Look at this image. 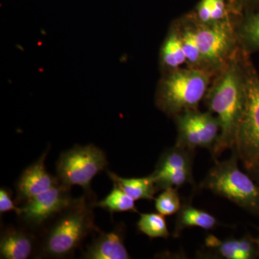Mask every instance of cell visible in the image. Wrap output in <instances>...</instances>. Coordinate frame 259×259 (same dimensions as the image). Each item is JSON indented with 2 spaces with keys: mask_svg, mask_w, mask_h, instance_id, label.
<instances>
[{
  "mask_svg": "<svg viewBox=\"0 0 259 259\" xmlns=\"http://www.w3.org/2000/svg\"><path fill=\"white\" fill-rule=\"evenodd\" d=\"M236 53L220 72L204 97L209 111L214 113L221 134L212 153L216 158L228 148L233 149L246 99V60Z\"/></svg>",
  "mask_w": 259,
  "mask_h": 259,
  "instance_id": "cell-1",
  "label": "cell"
},
{
  "mask_svg": "<svg viewBox=\"0 0 259 259\" xmlns=\"http://www.w3.org/2000/svg\"><path fill=\"white\" fill-rule=\"evenodd\" d=\"M94 192L75 199L39 233L35 258H68L74 255L87 237L100 231L95 223Z\"/></svg>",
  "mask_w": 259,
  "mask_h": 259,
  "instance_id": "cell-2",
  "label": "cell"
},
{
  "mask_svg": "<svg viewBox=\"0 0 259 259\" xmlns=\"http://www.w3.org/2000/svg\"><path fill=\"white\" fill-rule=\"evenodd\" d=\"M212 73L204 69L186 68L165 74L156 94V104L167 115L175 117L190 109H198L210 84Z\"/></svg>",
  "mask_w": 259,
  "mask_h": 259,
  "instance_id": "cell-3",
  "label": "cell"
},
{
  "mask_svg": "<svg viewBox=\"0 0 259 259\" xmlns=\"http://www.w3.org/2000/svg\"><path fill=\"white\" fill-rule=\"evenodd\" d=\"M238 154L216 164L202 184L204 189L229 199L233 203L254 214H259V186L238 166Z\"/></svg>",
  "mask_w": 259,
  "mask_h": 259,
  "instance_id": "cell-4",
  "label": "cell"
},
{
  "mask_svg": "<svg viewBox=\"0 0 259 259\" xmlns=\"http://www.w3.org/2000/svg\"><path fill=\"white\" fill-rule=\"evenodd\" d=\"M233 149L248 171H252L258 163L259 76L247 60L246 99Z\"/></svg>",
  "mask_w": 259,
  "mask_h": 259,
  "instance_id": "cell-5",
  "label": "cell"
},
{
  "mask_svg": "<svg viewBox=\"0 0 259 259\" xmlns=\"http://www.w3.org/2000/svg\"><path fill=\"white\" fill-rule=\"evenodd\" d=\"M106 153L93 144L73 146L59 156L56 163V177L62 185L82 187L87 193L93 192L92 181L106 169Z\"/></svg>",
  "mask_w": 259,
  "mask_h": 259,
  "instance_id": "cell-6",
  "label": "cell"
},
{
  "mask_svg": "<svg viewBox=\"0 0 259 259\" xmlns=\"http://www.w3.org/2000/svg\"><path fill=\"white\" fill-rule=\"evenodd\" d=\"M192 19L204 69L212 74L220 72L237 52L238 35L231 20L200 23Z\"/></svg>",
  "mask_w": 259,
  "mask_h": 259,
  "instance_id": "cell-7",
  "label": "cell"
},
{
  "mask_svg": "<svg viewBox=\"0 0 259 259\" xmlns=\"http://www.w3.org/2000/svg\"><path fill=\"white\" fill-rule=\"evenodd\" d=\"M75 199L71 194V187L59 183L21 205L20 212L17 214L19 222L39 234L54 218L69 207Z\"/></svg>",
  "mask_w": 259,
  "mask_h": 259,
  "instance_id": "cell-8",
  "label": "cell"
},
{
  "mask_svg": "<svg viewBox=\"0 0 259 259\" xmlns=\"http://www.w3.org/2000/svg\"><path fill=\"white\" fill-rule=\"evenodd\" d=\"M177 136L176 145L195 150L203 148L212 152L221 134V125L210 111L190 109L175 116Z\"/></svg>",
  "mask_w": 259,
  "mask_h": 259,
  "instance_id": "cell-9",
  "label": "cell"
},
{
  "mask_svg": "<svg viewBox=\"0 0 259 259\" xmlns=\"http://www.w3.org/2000/svg\"><path fill=\"white\" fill-rule=\"evenodd\" d=\"M48 153L49 150L44 151L38 159L24 170L17 181L15 203L18 205H23L29 199L60 183L57 177L47 171L45 161Z\"/></svg>",
  "mask_w": 259,
  "mask_h": 259,
  "instance_id": "cell-10",
  "label": "cell"
},
{
  "mask_svg": "<svg viewBox=\"0 0 259 259\" xmlns=\"http://www.w3.org/2000/svg\"><path fill=\"white\" fill-rule=\"evenodd\" d=\"M38 245V234L23 225L4 227L0 237V258H35Z\"/></svg>",
  "mask_w": 259,
  "mask_h": 259,
  "instance_id": "cell-11",
  "label": "cell"
},
{
  "mask_svg": "<svg viewBox=\"0 0 259 259\" xmlns=\"http://www.w3.org/2000/svg\"><path fill=\"white\" fill-rule=\"evenodd\" d=\"M124 243V228L117 226L110 232L99 231L98 236L81 254L83 259L131 258Z\"/></svg>",
  "mask_w": 259,
  "mask_h": 259,
  "instance_id": "cell-12",
  "label": "cell"
},
{
  "mask_svg": "<svg viewBox=\"0 0 259 259\" xmlns=\"http://www.w3.org/2000/svg\"><path fill=\"white\" fill-rule=\"evenodd\" d=\"M206 253L209 256L226 259H251L258 255L255 239L245 236L238 239L221 241L209 235L204 240Z\"/></svg>",
  "mask_w": 259,
  "mask_h": 259,
  "instance_id": "cell-13",
  "label": "cell"
},
{
  "mask_svg": "<svg viewBox=\"0 0 259 259\" xmlns=\"http://www.w3.org/2000/svg\"><path fill=\"white\" fill-rule=\"evenodd\" d=\"M107 175L112 183L118 186L135 201L155 199V194L157 193L158 191L152 174L141 178H123L110 171H107Z\"/></svg>",
  "mask_w": 259,
  "mask_h": 259,
  "instance_id": "cell-14",
  "label": "cell"
},
{
  "mask_svg": "<svg viewBox=\"0 0 259 259\" xmlns=\"http://www.w3.org/2000/svg\"><path fill=\"white\" fill-rule=\"evenodd\" d=\"M186 63L179 25H174L162 45L160 51V64L165 72L180 69Z\"/></svg>",
  "mask_w": 259,
  "mask_h": 259,
  "instance_id": "cell-15",
  "label": "cell"
},
{
  "mask_svg": "<svg viewBox=\"0 0 259 259\" xmlns=\"http://www.w3.org/2000/svg\"><path fill=\"white\" fill-rule=\"evenodd\" d=\"M218 224V220L212 214L202 209L196 208L191 204H185L177 212L174 237L177 238L180 236L186 228H200L211 230L215 228Z\"/></svg>",
  "mask_w": 259,
  "mask_h": 259,
  "instance_id": "cell-16",
  "label": "cell"
},
{
  "mask_svg": "<svg viewBox=\"0 0 259 259\" xmlns=\"http://www.w3.org/2000/svg\"><path fill=\"white\" fill-rule=\"evenodd\" d=\"M194 153V150L175 144L162 153L153 174L160 175L179 168H192Z\"/></svg>",
  "mask_w": 259,
  "mask_h": 259,
  "instance_id": "cell-17",
  "label": "cell"
},
{
  "mask_svg": "<svg viewBox=\"0 0 259 259\" xmlns=\"http://www.w3.org/2000/svg\"><path fill=\"white\" fill-rule=\"evenodd\" d=\"M178 25L182 47L186 56V63L188 64V67L204 69L202 57L196 40L194 22Z\"/></svg>",
  "mask_w": 259,
  "mask_h": 259,
  "instance_id": "cell-18",
  "label": "cell"
},
{
  "mask_svg": "<svg viewBox=\"0 0 259 259\" xmlns=\"http://www.w3.org/2000/svg\"><path fill=\"white\" fill-rule=\"evenodd\" d=\"M134 200L128 194L121 190L118 186L113 184V188L106 197L100 202H96V207H102L109 212H137Z\"/></svg>",
  "mask_w": 259,
  "mask_h": 259,
  "instance_id": "cell-19",
  "label": "cell"
},
{
  "mask_svg": "<svg viewBox=\"0 0 259 259\" xmlns=\"http://www.w3.org/2000/svg\"><path fill=\"white\" fill-rule=\"evenodd\" d=\"M229 18L226 0H200L194 20L200 23H214Z\"/></svg>",
  "mask_w": 259,
  "mask_h": 259,
  "instance_id": "cell-20",
  "label": "cell"
},
{
  "mask_svg": "<svg viewBox=\"0 0 259 259\" xmlns=\"http://www.w3.org/2000/svg\"><path fill=\"white\" fill-rule=\"evenodd\" d=\"M141 233L151 238H168L170 236L164 216L160 213H142L137 223Z\"/></svg>",
  "mask_w": 259,
  "mask_h": 259,
  "instance_id": "cell-21",
  "label": "cell"
},
{
  "mask_svg": "<svg viewBox=\"0 0 259 259\" xmlns=\"http://www.w3.org/2000/svg\"><path fill=\"white\" fill-rule=\"evenodd\" d=\"M152 175L154 177L158 192L168 187H181L193 181L192 168H179L160 175H154L153 173Z\"/></svg>",
  "mask_w": 259,
  "mask_h": 259,
  "instance_id": "cell-22",
  "label": "cell"
},
{
  "mask_svg": "<svg viewBox=\"0 0 259 259\" xmlns=\"http://www.w3.org/2000/svg\"><path fill=\"white\" fill-rule=\"evenodd\" d=\"M155 207L158 213L163 216H169L180 210L182 204L176 187H168L155 198Z\"/></svg>",
  "mask_w": 259,
  "mask_h": 259,
  "instance_id": "cell-23",
  "label": "cell"
},
{
  "mask_svg": "<svg viewBox=\"0 0 259 259\" xmlns=\"http://www.w3.org/2000/svg\"><path fill=\"white\" fill-rule=\"evenodd\" d=\"M238 35L248 48L259 49V13L245 20Z\"/></svg>",
  "mask_w": 259,
  "mask_h": 259,
  "instance_id": "cell-24",
  "label": "cell"
},
{
  "mask_svg": "<svg viewBox=\"0 0 259 259\" xmlns=\"http://www.w3.org/2000/svg\"><path fill=\"white\" fill-rule=\"evenodd\" d=\"M13 192L5 187L0 189V212L3 213L14 211L17 214L20 211V207H18L15 201L12 198Z\"/></svg>",
  "mask_w": 259,
  "mask_h": 259,
  "instance_id": "cell-25",
  "label": "cell"
},
{
  "mask_svg": "<svg viewBox=\"0 0 259 259\" xmlns=\"http://www.w3.org/2000/svg\"><path fill=\"white\" fill-rule=\"evenodd\" d=\"M252 171H254L255 175H256L257 178H258V180L259 182V162L257 163L256 166H255V168L252 170Z\"/></svg>",
  "mask_w": 259,
  "mask_h": 259,
  "instance_id": "cell-26",
  "label": "cell"
},
{
  "mask_svg": "<svg viewBox=\"0 0 259 259\" xmlns=\"http://www.w3.org/2000/svg\"><path fill=\"white\" fill-rule=\"evenodd\" d=\"M255 242H256L257 248H258V255H259V236L257 239H255Z\"/></svg>",
  "mask_w": 259,
  "mask_h": 259,
  "instance_id": "cell-27",
  "label": "cell"
}]
</instances>
